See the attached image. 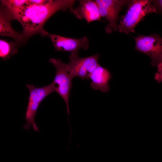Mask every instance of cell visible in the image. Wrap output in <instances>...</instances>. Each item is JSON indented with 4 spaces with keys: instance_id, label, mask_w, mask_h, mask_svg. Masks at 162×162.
<instances>
[{
    "instance_id": "obj_1",
    "label": "cell",
    "mask_w": 162,
    "mask_h": 162,
    "mask_svg": "<svg viewBox=\"0 0 162 162\" xmlns=\"http://www.w3.org/2000/svg\"><path fill=\"white\" fill-rule=\"evenodd\" d=\"M74 0H49L40 5H25L14 15V20H18L23 27L22 34L24 42L32 36L40 34L47 36L44 25L53 14L60 10L72 12L75 2Z\"/></svg>"
},
{
    "instance_id": "obj_10",
    "label": "cell",
    "mask_w": 162,
    "mask_h": 162,
    "mask_svg": "<svg viewBox=\"0 0 162 162\" xmlns=\"http://www.w3.org/2000/svg\"><path fill=\"white\" fill-rule=\"evenodd\" d=\"M72 12L77 18L84 19L88 23L100 21L101 17L97 4L91 0H80L79 5Z\"/></svg>"
},
{
    "instance_id": "obj_3",
    "label": "cell",
    "mask_w": 162,
    "mask_h": 162,
    "mask_svg": "<svg viewBox=\"0 0 162 162\" xmlns=\"http://www.w3.org/2000/svg\"><path fill=\"white\" fill-rule=\"evenodd\" d=\"M29 92L28 102L26 114V123L23 128L29 130L32 126L36 132L39 129L36 124L34 118L38 107L43 100L48 95L55 92V84L53 82L50 85L38 87L33 85L26 84Z\"/></svg>"
},
{
    "instance_id": "obj_13",
    "label": "cell",
    "mask_w": 162,
    "mask_h": 162,
    "mask_svg": "<svg viewBox=\"0 0 162 162\" xmlns=\"http://www.w3.org/2000/svg\"><path fill=\"white\" fill-rule=\"evenodd\" d=\"M1 3L5 6L14 15L23 6L26 5V0H2Z\"/></svg>"
},
{
    "instance_id": "obj_9",
    "label": "cell",
    "mask_w": 162,
    "mask_h": 162,
    "mask_svg": "<svg viewBox=\"0 0 162 162\" xmlns=\"http://www.w3.org/2000/svg\"><path fill=\"white\" fill-rule=\"evenodd\" d=\"M14 20L12 13L5 6L1 3L0 6V35L12 38L17 45L24 43L22 33L14 30L11 22Z\"/></svg>"
},
{
    "instance_id": "obj_14",
    "label": "cell",
    "mask_w": 162,
    "mask_h": 162,
    "mask_svg": "<svg viewBox=\"0 0 162 162\" xmlns=\"http://www.w3.org/2000/svg\"><path fill=\"white\" fill-rule=\"evenodd\" d=\"M49 0H27L26 4L42 5L46 3Z\"/></svg>"
},
{
    "instance_id": "obj_7",
    "label": "cell",
    "mask_w": 162,
    "mask_h": 162,
    "mask_svg": "<svg viewBox=\"0 0 162 162\" xmlns=\"http://www.w3.org/2000/svg\"><path fill=\"white\" fill-rule=\"evenodd\" d=\"M95 1L98 7L101 17L105 18L109 24L105 28L108 33L118 30L117 22L118 19V14L122 7L128 2L127 0H96Z\"/></svg>"
},
{
    "instance_id": "obj_5",
    "label": "cell",
    "mask_w": 162,
    "mask_h": 162,
    "mask_svg": "<svg viewBox=\"0 0 162 162\" xmlns=\"http://www.w3.org/2000/svg\"><path fill=\"white\" fill-rule=\"evenodd\" d=\"M136 42L135 49L149 57L151 64L154 67L162 62V39L158 35L149 36L139 34L134 38Z\"/></svg>"
},
{
    "instance_id": "obj_12",
    "label": "cell",
    "mask_w": 162,
    "mask_h": 162,
    "mask_svg": "<svg viewBox=\"0 0 162 162\" xmlns=\"http://www.w3.org/2000/svg\"><path fill=\"white\" fill-rule=\"evenodd\" d=\"M17 45L15 42L0 39V58L6 60L16 54L18 51Z\"/></svg>"
},
{
    "instance_id": "obj_8",
    "label": "cell",
    "mask_w": 162,
    "mask_h": 162,
    "mask_svg": "<svg viewBox=\"0 0 162 162\" xmlns=\"http://www.w3.org/2000/svg\"><path fill=\"white\" fill-rule=\"evenodd\" d=\"M47 36L56 51L69 52L70 56H77L80 49L86 50L89 47V40L86 37L80 39L72 38L49 33Z\"/></svg>"
},
{
    "instance_id": "obj_6",
    "label": "cell",
    "mask_w": 162,
    "mask_h": 162,
    "mask_svg": "<svg viewBox=\"0 0 162 162\" xmlns=\"http://www.w3.org/2000/svg\"><path fill=\"white\" fill-rule=\"evenodd\" d=\"M99 56L98 53L84 58L70 55V62L66 65L71 76L73 78L79 77L82 80L89 79L91 74L99 65Z\"/></svg>"
},
{
    "instance_id": "obj_4",
    "label": "cell",
    "mask_w": 162,
    "mask_h": 162,
    "mask_svg": "<svg viewBox=\"0 0 162 162\" xmlns=\"http://www.w3.org/2000/svg\"><path fill=\"white\" fill-rule=\"evenodd\" d=\"M50 63L55 67L56 73L53 81L55 92L63 99L66 106L68 115L70 114L69 99L72 86V80L73 79L69 73L66 64L63 62L60 58H51Z\"/></svg>"
},
{
    "instance_id": "obj_2",
    "label": "cell",
    "mask_w": 162,
    "mask_h": 162,
    "mask_svg": "<svg viewBox=\"0 0 162 162\" xmlns=\"http://www.w3.org/2000/svg\"><path fill=\"white\" fill-rule=\"evenodd\" d=\"M157 11L152 1L132 0L127 12L122 17L118 25V30L126 34L134 33V28L143 17L149 13Z\"/></svg>"
},
{
    "instance_id": "obj_11",
    "label": "cell",
    "mask_w": 162,
    "mask_h": 162,
    "mask_svg": "<svg viewBox=\"0 0 162 162\" xmlns=\"http://www.w3.org/2000/svg\"><path fill=\"white\" fill-rule=\"evenodd\" d=\"M112 78L110 72L99 64L90 76L92 81L90 86L94 90L107 92L110 88L109 82Z\"/></svg>"
}]
</instances>
